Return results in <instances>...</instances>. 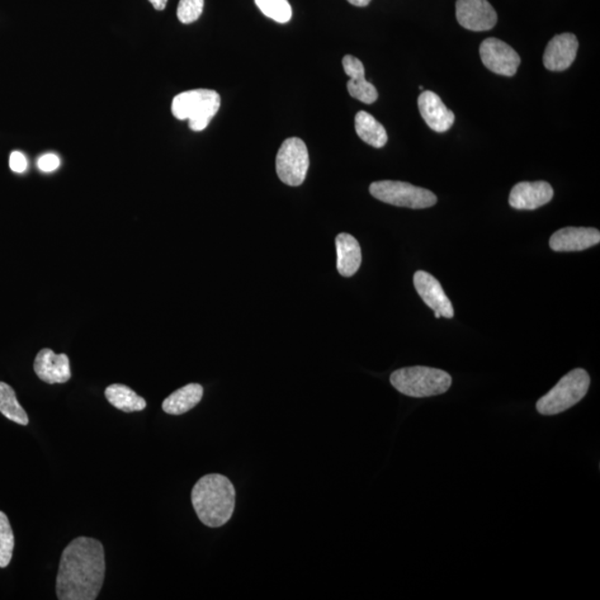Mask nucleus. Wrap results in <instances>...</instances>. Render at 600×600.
Listing matches in <instances>:
<instances>
[{
  "mask_svg": "<svg viewBox=\"0 0 600 600\" xmlns=\"http://www.w3.org/2000/svg\"><path fill=\"white\" fill-rule=\"evenodd\" d=\"M105 552L101 542L89 537L76 538L60 557L56 579L57 598L94 600L105 578Z\"/></svg>",
  "mask_w": 600,
  "mask_h": 600,
  "instance_id": "nucleus-1",
  "label": "nucleus"
},
{
  "mask_svg": "<svg viewBox=\"0 0 600 600\" xmlns=\"http://www.w3.org/2000/svg\"><path fill=\"white\" fill-rule=\"evenodd\" d=\"M235 502L234 485L223 475L201 477L192 491L193 509L207 527L219 528L228 523L234 514Z\"/></svg>",
  "mask_w": 600,
  "mask_h": 600,
  "instance_id": "nucleus-2",
  "label": "nucleus"
},
{
  "mask_svg": "<svg viewBox=\"0 0 600 600\" xmlns=\"http://www.w3.org/2000/svg\"><path fill=\"white\" fill-rule=\"evenodd\" d=\"M390 382L400 394L425 399L445 394L451 389L452 378L437 368L415 366L394 372Z\"/></svg>",
  "mask_w": 600,
  "mask_h": 600,
  "instance_id": "nucleus-3",
  "label": "nucleus"
},
{
  "mask_svg": "<svg viewBox=\"0 0 600 600\" xmlns=\"http://www.w3.org/2000/svg\"><path fill=\"white\" fill-rule=\"evenodd\" d=\"M220 108L219 94L211 89H193L173 99L172 112L179 121H188L189 129L201 131L210 125Z\"/></svg>",
  "mask_w": 600,
  "mask_h": 600,
  "instance_id": "nucleus-4",
  "label": "nucleus"
},
{
  "mask_svg": "<svg viewBox=\"0 0 600 600\" xmlns=\"http://www.w3.org/2000/svg\"><path fill=\"white\" fill-rule=\"evenodd\" d=\"M590 377L582 368H576L557 382L545 396L537 401L538 413L554 416L574 407L588 393Z\"/></svg>",
  "mask_w": 600,
  "mask_h": 600,
  "instance_id": "nucleus-5",
  "label": "nucleus"
},
{
  "mask_svg": "<svg viewBox=\"0 0 600 600\" xmlns=\"http://www.w3.org/2000/svg\"><path fill=\"white\" fill-rule=\"evenodd\" d=\"M370 192L372 197L385 204L412 210H423L436 205L437 202L436 195L428 189L404 182H375L372 184Z\"/></svg>",
  "mask_w": 600,
  "mask_h": 600,
  "instance_id": "nucleus-6",
  "label": "nucleus"
},
{
  "mask_svg": "<svg viewBox=\"0 0 600 600\" xmlns=\"http://www.w3.org/2000/svg\"><path fill=\"white\" fill-rule=\"evenodd\" d=\"M309 168V154L304 140L291 137L283 141L276 158L278 177L288 186H300Z\"/></svg>",
  "mask_w": 600,
  "mask_h": 600,
  "instance_id": "nucleus-7",
  "label": "nucleus"
},
{
  "mask_svg": "<svg viewBox=\"0 0 600 600\" xmlns=\"http://www.w3.org/2000/svg\"><path fill=\"white\" fill-rule=\"evenodd\" d=\"M480 58L490 72L512 77L521 65V57L506 42L488 38L481 42Z\"/></svg>",
  "mask_w": 600,
  "mask_h": 600,
  "instance_id": "nucleus-8",
  "label": "nucleus"
},
{
  "mask_svg": "<svg viewBox=\"0 0 600 600\" xmlns=\"http://www.w3.org/2000/svg\"><path fill=\"white\" fill-rule=\"evenodd\" d=\"M456 17L466 30L485 31L497 22V13L488 0H457Z\"/></svg>",
  "mask_w": 600,
  "mask_h": 600,
  "instance_id": "nucleus-9",
  "label": "nucleus"
},
{
  "mask_svg": "<svg viewBox=\"0 0 600 600\" xmlns=\"http://www.w3.org/2000/svg\"><path fill=\"white\" fill-rule=\"evenodd\" d=\"M414 285L418 295L422 297L425 304L434 313L441 314L442 318H452L455 310L452 301L443 290L441 282L426 272L418 271L414 275Z\"/></svg>",
  "mask_w": 600,
  "mask_h": 600,
  "instance_id": "nucleus-10",
  "label": "nucleus"
},
{
  "mask_svg": "<svg viewBox=\"0 0 600 600\" xmlns=\"http://www.w3.org/2000/svg\"><path fill=\"white\" fill-rule=\"evenodd\" d=\"M554 197V189L546 182H523L510 192L509 205L518 210H535L548 204Z\"/></svg>",
  "mask_w": 600,
  "mask_h": 600,
  "instance_id": "nucleus-11",
  "label": "nucleus"
},
{
  "mask_svg": "<svg viewBox=\"0 0 600 600\" xmlns=\"http://www.w3.org/2000/svg\"><path fill=\"white\" fill-rule=\"evenodd\" d=\"M599 243V230L584 227H566L552 234L550 240L554 252H582Z\"/></svg>",
  "mask_w": 600,
  "mask_h": 600,
  "instance_id": "nucleus-12",
  "label": "nucleus"
},
{
  "mask_svg": "<svg viewBox=\"0 0 600 600\" xmlns=\"http://www.w3.org/2000/svg\"><path fill=\"white\" fill-rule=\"evenodd\" d=\"M34 371L38 378L47 384H64L72 377L67 355H57L49 348L41 349L37 354Z\"/></svg>",
  "mask_w": 600,
  "mask_h": 600,
  "instance_id": "nucleus-13",
  "label": "nucleus"
},
{
  "mask_svg": "<svg viewBox=\"0 0 600 600\" xmlns=\"http://www.w3.org/2000/svg\"><path fill=\"white\" fill-rule=\"evenodd\" d=\"M578 37L573 34L557 35L548 42L544 54V65L551 72H563L574 63L578 51Z\"/></svg>",
  "mask_w": 600,
  "mask_h": 600,
  "instance_id": "nucleus-14",
  "label": "nucleus"
},
{
  "mask_svg": "<svg viewBox=\"0 0 600 600\" xmlns=\"http://www.w3.org/2000/svg\"><path fill=\"white\" fill-rule=\"evenodd\" d=\"M418 107L425 122L434 131L450 130L455 122L453 112L448 110L437 94L431 91L420 94Z\"/></svg>",
  "mask_w": 600,
  "mask_h": 600,
  "instance_id": "nucleus-15",
  "label": "nucleus"
},
{
  "mask_svg": "<svg viewBox=\"0 0 600 600\" xmlns=\"http://www.w3.org/2000/svg\"><path fill=\"white\" fill-rule=\"evenodd\" d=\"M345 73L351 77L347 83L349 94L357 101L365 103L367 105L375 103L378 92L374 85L368 83L365 78V67L361 60L352 55L345 56L343 58Z\"/></svg>",
  "mask_w": 600,
  "mask_h": 600,
  "instance_id": "nucleus-16",
  "label": "nucleus"
},
{
  "mask_svg": "<svg viewBox=\"0 0 600 600\" xmlns=\"http://www.w3.org/2000/svg\"><path fill=\"white\" fill-rule=\"evenodd\" d=\"M337 269L340 275L352 277L362 264V249L355 237L343 233L336 237Z\"/></svg>",
  "mask_w": 600,
  "mask_h": 600,
  "instance_id": "nucleus-17",
  "label": "nucleus"
},
{
  "mask_svg": "<svg viewBox=\"0 0 600 600\" xmlns=\"http://www.w3.org/2000/svg\"><path fill=\"white\" fill-rule=\"evenodd\" d=\"M204 390L200 384H189L164 400L163 409L169 415H183L201 403Z\"/></svg>",
  "mask_w": 600,
  "mask_h": 600,
  "instance_id": "nucleus-18",
  "label": "nucleus"
},
{
  "mask_svg": "<svg viewBox=\"0 0 600 600\" xmlns=\"http://www.w3.org/2000/svg\"><path fill=\"white\" fill-rule=\"evenodd\" d=\"M355 129L359 139L375 148H381L389 140L385 127L367 112H359L355 117Z\"/></svg>",
  "mask_w": 600,
  "mask_h": 600,
  "instance_id": "nucleus-19",
  "label": "nucleus"
},
{
  "mask_svg": "<svg viewBox=\"0 0 600 600\" xmlns=\"http://www.w3.org/2000/svg\"><path fill=\"white\" fill-rule=\"evenodd\" d=\"M105 396L113 407L125 413L141 412L148 406L143 397L137 395L129 386L121 384L108 386Z\"/></svg>",
  "mask_w": 600,
  "mask_h": 600,
  "instance_id": "nucleus-20",
  "label": "nucleus"
},
{
  "mask_svg": "<svg viewBox=\"0 0 600 600\" xmlns=\"http://www.w3.org/2000/svg\"><path fill=\"white\" fill-rule=\"evenodd\" d=\"M0 413L13 423L26 426L30 423L28 415L18 403L15 390L6 382L0 381Z\"/></svg>",
  "mask_w": 600,
  "mask_h": 600,
  "instance_id": "nucleus-21",
  "label": "nucleus"
},
{
  "mask_svg": "<svg viewBox=\"0 0 600 600\" xmlns=\"http://www.w3.org/2000/svg\"><path fill=\"white\" fill-rule=\"evenodd\" d=\"M15 537L6 514L0 512V569H6L13 559Z\"/></svg>",
  "mask_w": 600,
  "mask_h": 600,
  "instance_id": "nucleus-22",
  "label": "nucleus"
},
{
  "mask_svg": "<svg viewBox=\"0 0 600 600\" xmlns=\"http://www.w3.org/2000/svg\"><path fill=\"white\" fill-rule=\"evenodd\" d=\"M264 16L280 23H286L292 17V9L288 0H255Z\"/></svg>",
  "mask_w": 600,
  "mask_h": 600,
  "instance_id": "nucleus-23",
  "label": "nucleus"
},
{
  "mask_svg": "<svg viewBox=\"0 0 600 600\" xmlns=\"http://www.w3.org/2000/svg\"><path fill=\"white\" fill-rule=\"evenodd\" d=\"M205 0H181L178 4L177 17L183 23H192L201 16Z\"/></svg>",
  "mask_w": 600,
  "mask_h": 600,
  "instance_id": "nucleus-24",
  "label": "nucleus"
},
{
  "mask_svg": "<svg viewBox=\"0 0 600 600\" xmlns=\"http://www.w3.org/2000/svg\"><path fill=\"white\" fill-rule=\"evenodd\" d=\"M60 160L54 154H47L38 160V168L44 173L54 172L59 167Z\"/></svg>",
  "mask_w": 600,
  "mask_h": 600,
  "instance_id": "nucleus-25",
  "label": "nucleus"
},
{
  "mask_svg": "<svg viewBox=\"0 0 600 600\" xmlns=\"http://www.w3.org/2000/svg\"><path fill=\"white\" fill-rule=\"evenodd\" d=\"M9 166H11L13 172L18 174L25 172L27 168V159L25 158V156L19 153V151H13L11 155V159H9Z\"/></svg>",
  "mask_w": 600,
  "mask_h": 600,
  "instance_id": "nucleus-26",
  "label": "nucleus"
},
{
  "mask_svg": "<svg viewBox=\"0 0 600 600\" xmlns=\"http://www.w3.org/2000/svg\"><path fill=\"white\" fill-rule=\"evenodd\" d=\"M156 11H164L167 6L168 0H149Z\"/></svg>",
  "mask_w": 600,
  "mask_h": 600,
  "instance_id": "nucleus-27",
  "label": "nucleus"
},
{
  "mask_svg": "<svg viewBox=\"0 0 600 600\" xmlns=\"http://www.w3.org/2000/svg\"><path fill=\"white\" fill-rule=\"evenodd\" d=\"M349 3L357 7H366L367 4H370L372 0H348Z\"/></svg>",
  "mask_w": 600,
  "mask_h": 600,
  "instance_id": "nucleus-28",
  "label": "nucleus"
}]
</instances>
